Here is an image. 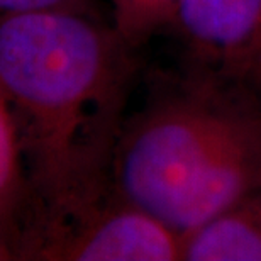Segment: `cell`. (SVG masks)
<instances>
[{"instance_id": "6da1fadb", "label": "cell", "mask_w": 261, "mask_h": 261, "mask_svg": "<svg viewBox=\"0 0 261 261\" xmlns=\"http://www.w3.org/2000/svg\"><path fill=\"white\" fill-rule=\"evenodd\" d=\"M138 51L111 20L70 12L0 19V95L17 136L22 217L112 190V154L138 80Z\"/></svg>"}, {"instance_id": "7a4b0ae2", "label": "cell", "mask_w": 261, "mask_h": 261, "mask_svg": "<svg viewBox=\"0 0 261 261\" xmlns=\"http://www.w3.org/2000/svg\"><path fill=\"white\" fill-rule=\"evenodd\" d=\"M111 187L185 239L261 190V98L185 71L161 76L126 116Z\"/></svg>"}, {"instance_id": "3957f363", "label": "cell", "mask_w": 261, "mask_h": 261, "mask_svg": "<svg viewBox=\"0 0 261 261\" xmlns=\"http://www.w3.org/2000/svg\"><path fill=\"white\" fill-rule=\"evenodd\" d=\"M12 236L17 259L184 261L185 239L141 208L107 195L24 217Z\"/></svg>"}, {"instance_id": "277c9868", "label": "cell", "mask_w": 261, "mask_h": 261, "mask_svg": "<svg viewBox=\"0 0 261 261\" xmlns=\"http://www.w3.org/2000/svg\"><path fill=\"white\" fill-rule=\"evenodd\" d=\"M181 71L261 98V0H178Z\"/></svg>"}, {"instance_id": "5b68a950", "label": "cell", "mask_w": 261, "mask_h": 261, "mask_svg": "<svg viewBox=\"0 0 261 261\" xmlns=\"http://www.w3.org/2000/svg\"><path fill=\"white\" fill-rule=\"evenodd\" d=\"M184 261H261V190L187 236Z\"/></svg>"}, {"instance_id": "8992f818", "label": "cell", "mask_w": 261, "mask_h": 261, "mask_svg": "<svg viewBox=\"0 0 261 261\" xmlns=\"http://www.w3.org/2000/svg\"><path fill=\"white\" fill-rule=\"evenodd\" d=\"M109 19L130 46L139 49L160 34L170 33L178 0H106Z\"/></svg>"}, {"instance_id": "52a82bcc", "label": "cell", "mask_w": 261, "mask_h": 261, "mask_svg": "<svg viewBox=\"0 0 261 261\" xmlns=\"http://www.w3.org/2000/svg\"><path fill=\"white\" fill-rule=\"evenodd\" d=\"M24 195L22 166L9 107L0 95V222L12 221ZM7 229V227H5Z\"/></svg>"}, {"instance_id": "ba28073f", "label": "cell", "mask_w": 261, "mask_h": 261, "mask_svg": "<svg viewBox=\"0 0 261 261\" xmlns=\"http://www.w3.org/2000/svg\"><path fill=\"white\" fill-rule=\"evenodd\" d=\"M103 2L106 0H0V19L24 14L70 12L111 20L103 10Z\"/></svg>"}, {"instance_id": "9c48e42d", "label": "cell", "mask_w": 261, "mask_h": 261, "mask_svg": "<svg viewBox=\"0 0 261 261\" xmlns=\"http://www.w3.org/2000/svg\"><path fill=\"white\" fill-rule=\"evenodd\" d=\"M7 259H17V254H15L14 244L10 241L7 229L0 222V261H7Z\"/></svg>"}]
</instances>
